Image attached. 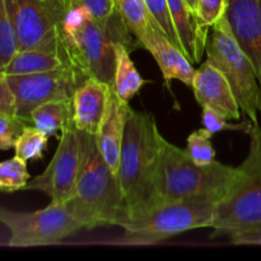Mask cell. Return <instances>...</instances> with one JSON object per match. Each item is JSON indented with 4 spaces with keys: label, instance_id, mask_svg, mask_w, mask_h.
Wrapping results in <instances>:
<instances>
[{
    "label": "cell",
    "instance_id": "6da1fadb",
    "mask_svg": "<svg viewBox=\"0 0 261 261\" xmlns=\"http://www.w3.org/2000/svg\"><path fill=\"white\" fill-rule=\"evenodd\" d=\"M241 176L240 166L232 167L218 161L205 166L196 165L188 150L165 140L144 213L185 199L208 198L219 203L231 193Z\"/></svg>",
    "mask_w": 261,
    "mask_h": 261
},
{
    "label": "cell",
    "instance_id": "7a4b0ae2",
    "mask_svg": "<svg viewBox=\"0 0 261 261\" xmlns=\"http://www.w3.org/2000/svg\"><path fill=\"white\" fill-rule=\"evenodd\" d=\"M81 171L73 196L65 204L84 229L120 226L127 219V208L119 176L99 152L96 135L81 132Z\"/></svg>",
    "mask_w": 261,
    "mask_h": 261
},
{
    "label": "cell",
    "instance_id": "3957f363",
    "mask_svg": "<svg viewBox=\"0 0 261 261\" xmlns=\"http://www.w3.org/2000/svg\"><path fill=\"white\" fill-rule=\"evenodd\" d=\"M132 36L119 14L102 23L74 2L63 23V41L71 65L84 78L99 79L110 86L115 75V42L121 41L129 47L138 45Z\"/></svg>",
    "mask_w": 261,
    "mask_h": 261
},
{
    "label": "cell",
    "instance_id": "277c9868",
    "mask_svg": "<svg viewBox=\"0 0 261 261\" xmlns=\"http://www.w3.org/2000/svg\"><path fill=\"white\" fill-rule=\"evenodd\" d=\"M165 140L152 114L130 107L117 172L126 201V221L137 218L147 209Z\"/></svg>",
    "mask_w": 261,
    "mask_h": 261
},
{
    "label": "cell",
    "instance_id": "5b68a950",
    "mask_svg": "<svg viewBox=\"0 0 261 261\" xmlns=\"http://www.w3.org/2000/svg\"><path fill=\"white\" fill-rule=\"evenodd\" d=\"M218 201L208 198H193L157 206L137 218L120 224L122 245H155L176 234L212 227Z\"/></svg>",
    "mask_w": 261,
    "mask_h": 261
},
{
    "label": "cell",
    "instance_id": "8992f818",
    "mask_svg": "<svg viewBox=\"0 0 261 261\" xmlns=\"http://www.w3.org/2000/svg\"><path fill=\"white\" fill-rule=\"evenodd\" d=\"M249 154L240 165L242 176L216 208L213 236H231L261 228V125L252 126Z\"/></svg>",
    "mask_w": 261,
    "mask_h": 261
},
{
    "label": "cell",
    "instance_id": "52a82bcc",
    "mask_svg": "<svg viewBox=\"0 0 261 261\" xmlns=\"http://www.w3.org/2000/svg\"><path fill=\"white\" fill-rule=\"evenodd\" d=\"M206 59L229 82L240 109L254 126L261 115V87L254 65L234 38L226 17L212 27L205 47Z\"/></svg>",
    "mask_w": 261,
    "mask_h": 261
},
{
    "label": "cell",
    "instance_id": "ba28073f",
    "mask_svg": "<svg viewBox=\"0 0 261 261\" xmlns=\"http://www.w3.org/2000/svg\"><path fill=\"white\" fill-rule=\"evenodd\" d=\"M5 2L17 33L18 51H54L70 61L63 41V23L73 0Z\"/></svg>",
    "mask_w": 261,
    "mask_h": 261
},
{
    "label": "cell",
    "instance_id": "9c48e42d",
    "mask_svg": "<svg viewBox=\"0 0 261 261\" xmlns=\"http://www.w3.org/2000/svg\"><path fill=\"white\" fill-rule=\"evenodd\" d=\"M0 223L10 231L8 241L10 247L56 245L84 229L65 203H50L46 208L35 212L0 208Z\"/></svg>",
    "mask_w": 261,
    "mask_h": 261
},
{
    "label": "cell",
    "instance_id": "30bf717a",
    "mask_svg": "<svg viewBox=\"0 0 261 261\" xmlns=\"http://www.w3.org/2000/svg\"><path fill=\"white\" fill-rule=\"evenodd\" d=\"M84 76L74 66H63L42 73L7 75L15 97V115L27 124L36 107L56 99L73 98Z\"/></svg>",
    "mask_w": 261,
    "mask_h": 261
},
{
    "label": "cell",
    "instance_id": "8fae6325",
    "mask_svg": "<svg viewBox=\"0 0 261 261\" xmlns=\"http://www.w3.org/2000/svg\"><path fill=\"white\" fill-rule=\"evenodd\" d=\"M81 163V132L71 125L61 133L58 149L46 170L28 181L24 190L41 191L51 199V203H66L75 190Z\"/></svg>",
    "mask_w": 261,
    "mask_h": 261
},
{
    "label": "cell",
    "instance_id": "7c38bea8",
    "mask_svg": "<svg viewBox=\"0 0 261 261\" xmlns=\"http://www.w3.org/2000/svg\"><path fill=\"white\" fill-rule=\"evenodd\" d=\"M224 17L254 65L261 87V0H228Z\"/></svg>",
    "mask_w": 261,
    "mask_h": 261
},
{
    "label": "cell",
    "instance_id": "4fadbf2b",
    "mask_svg": "<svg viewBox=\"0 0 261 261\" xmlns=\"http://www.w3.org/2000/svg\"><path fill=\"white\" fill-rule=\"evenodd\" d=\"M191 89L201 107H211L228 120L241 117V109L229 82L208 59L196 69Z\"/></svg>",
    "mask_w": 261,
    "mask_h": 261
},
{
    "label": "cell",
    "instance_id": "5bb4252c",
    "mask_svg": "<svg viewBox=\"0 0 261 261\" xmlns=\"http://www.w3.org/2000/svg\"><path fill=\"white\" fill-rule=\"evenodd\" d=\"M138 43L149 51L157 61L167 88H170V82L172 81H180L190 88L193 87L196 71L194 64L160 28H150L139 38Z\"/></svg>",
    "mask_w": 261,
    "mask_h": 261
},
{
    "label": "cell",
    "instance_id": "9a60e30c",
    "mask_svg": "<svg viewBox=\"0 0 261 261\" xmlns=\"http://www.w3.org/2000/svg\"><path fill=\"white\" fill-rule=\"evenodd\" d=\"M112 86L96 78H86L73 96V122L81 132L96 135L106 112Z\"/></svg>",
    "mask_w": 261,
    "mask_h": 261
},
{
    "label": "cell",
    "instance_id": "2e32d148",
    "mask_svg": "<svg viewBox=\"0 0 261 261\" xmlns=\"http://www.w3.org/2000/svg\"><path fill=\"white\" fill-rule=\"evenodd\" d=\"M129 110V103L121 101L115 94L114 89H111L106 112L99 125L98 133L96 134V142L99 152L116 175L119 172L120 153H121L125 124H126Z\"/></svg>",
    "mask_w": 261,
    "mask_h": 261
},
{
    "label": "cell",
    "instance_id": "e0dca14e",
    "mask_svg": "<svg viewBox=\"0 0 261 261\" xmlns=\"http://www.w3.org/2000/svg\"><path fill=\"white\" fill-rule=\"evenodd\" d=\"M167 3L184 54L193 64L201 63L208 42L209 28L201 24L195 9L188 0H167Z\"/></svg>",
    "mask_w": 261,
    "mask_h": 261
},
{
    "label": "cell",
    "instance_id": "ac0fdd59",
    "mask_svg": "<svg viewBox=\"0 0 261 261\" xmlns=\"http://www.w3.org/2000/svg\"><path fill=\"white\" fill-rule=\"evenodd\" d=\"M114 48L116 61H115V75L112 89L121 101L130 103L135 94L139 93L140 89L148 82L144 81L138 71L134 61L130 58L132 48L126 43L116 41Z\"/></svg>",
    "mask_w": 261,
    "mask_h": 261
},
{
    "label": "cell",
    "instance_id": "d6986e66",
    "mask_svg": "<svg viewBox=\"0 0 261 261\" xmlns=\"http://www.w3.org/2000/svg\"><path fill=\"white\" fill-rule=\"evenodd\" d=\"M73 98L56 99L36 107L31 114V124L50 137L65 132L73 122Z\"/></svg>",
    "mask_w": 261,
    "mask_h": 261
},
{
    "label": "cell",
    "instance_id": "ffe728a7",
    "mask_svg": "<svg viewBox=\"0 0 261 261\" xmlns=\"http://www.w3.org/2000/svg\"><path fill=\"white\" fill-rule=\"evenodd\" d=\"M68 65L73 66L68 59L54 51L23 50L18 51L2 71L5 75H25Z\"/></svg>",
    "mask_w": 261,
    "mask_h": 261
},
{
    "label": "cell",
    "instance_id": "44dd1931",
    "mask_svg": "<svg viewBox=\"0 0 261 261\" xmlns=\"http://www.w3.org/2000/svg\"><path fill=\"white\" fill-rule=\"evenodd\" d=\"M115 7L117 14L137 42L147 31L152 27H158L145 0H115Z\"/></svg>",
    "mask_w": 261,
    "mask_h": 261
},
{
    "label": "cell",
    "instance_id": "7402d4cb",
    "mask_svg": "<svg viewBox=\"0 0 261 261\" xmlns=\"http://www.w3.org/2000/svg\"><path fill=\"white\" fill-rule=\"evenodd\" d=\"M31 180L27 170V161L14 155L13 158L0 162V191L15 193L24 190Z\"/></svg>",
    "mask_w": 261,
    "mask_h": 261
},
{
    "label": "cell",
    "instance_id": "603a6c76",
    "mask_svg": "<svg viewBox=\"0 0 261 261\" xmlns=\"http://www.w3.org/2000/svg\"><path fill=\"white\" fill-rule=\"evenodd\" d=\"M48 137L36 126L25 125L14 144L15 155L24 161H36L43 157L47 148Z\"/></svg>",
    "mask_w": 261,
    "mask_h": 261
},
{
    "label": "cell",
    "instance_id": "cb8c5ba5",
    "mask_svg": "<svg viewBox=\"0 0 261 261\" xmlns=\"http://www.w3.org/2000/svg\"><path fill=\"white\" fill-rule=\"evenodd\" d=\"M18 53V40L7 2L0 0V71Z\"/></svg>",
    "mask_w": 261,
    "mask_h": 261
},
{
    "label": "cell",
    "instance_id": "d4e9b609",
    "mask_svg": "<svg viewBox=\"0 0 261 261\" xmlns=\"http://www.w3.org/2000/svg\"><path fill=\"white\" fill-rule=\"evenodd\" d=\"M212 137L213 135L205 127L193 132L188 137L186 150L196 165H211L216 161V149L212 144Z\"/></svg>",
    "mask_w": 261,
    "mask_h": 261
},
{
    "label": "cell",
    "instance_id": "484cf974",
    "mask_svg": "<svg viewBox=\"0 0 261 261\" xmlns=\"http://www.w3.org/2000/svg\"><path fill=\"white\" fill-rule=\"evenodd\" d=\"M148 9H149L150 14L154 18L155 23L160 27V30L175 43L177 47L182 50L181 46L180 38H178L177 32H176L175 24H173L172 17H171L170 9H168L167 0H145ZM184 53V51H182Z\"/></svg>",
    "mask_w": 261,
    "mask_h": 261
},
{
    "label": "cell",
    "instance_id": "4316f807",
    "mask_svg": "<svg viewBox=\"0 0 261 261\" xmlns=\"http://www.w3.org/2000/svg\"><path fill=\"white\" fill-rule=\"evenodd\" d=\"M203 109V115H201V121H203V126L211 133L212 135L217 134L219 132H224V130H241L249 134L251 127L254 126L252 122L247 119V121L241 122V124H229L228 119L217 112L216 110L211 109V107H201Z\"/></svg>",
    "mask_w": 261,
    "mask_h": 261
},
{
    "label": "cell",
    "instance_id": "83f0119b",
    "mask_svg": "<svg viewBox=\"0 0 261 261\" xmlns=\"http://www.w3.org/2000/svg\"><path fill=\"white\" fill-rule=\"evenodd\" d=\"M228 0H198L195 12L204 27L211 30L217 22L224 18Z\"/></svg>",
    "mask_w": 261,
    "mask_h": 261
},
{
    "label": "cell",
    "instance_id": "f1b7e54d",
    "mask_svg": "<svg viewBox=\"0 0 261 261\" xmlns=\"http://www.w3.org/2000/svg\"><path fill=\"white\" fill-rule=\"evenodd\" d=\"M27 122L17 116H0V150L14 148L15 142Z\"/></svg>",
    "mask_w": 261,
    "mask_h": 261
},
{
    "label": "cell",
    "instance_id": "f546056e",
    "mask_svg": "<svg viewBox=\"0 0 261 261\" xmlns=\"http://www.w3.org/2000/svg\"><path fill=\"white\" fill-rule=\"evenodd\" d=\"M83 7L94 19L102 23H109L116 17L115 0H73Z\"/></svg>",
    "mask_w": 261,
    "mask_h": 261
},
{
    "label": "cell",
    "instance_id": "4dcf8cb0",
    "mask_svg": "<svg viewBox=\"0 0 261 261\" xmlns=\"http://www.w3.org/2000/svg\"><path fill=\"white\" fill-rule=\"evenodd\" d=\"M0 116H17L15 97L3 71H0Z\"/></svg>",
    "mask_w": 261,
    "mask_h": 261
},
{
    "label": "cell",
    "instance_id": "1f68e13d",
    "mask_svg": "<svg viewBox=\"0 0 261 261\" xmlns=\"http://www.w3.org/2000/svg\"><path fill=\"white\" fill-rule=\"evenodd\" d=\"M231 241L234 245H261V228L252 231L239 232L231 234Z\"/></svg>",
    "mask_w": 261,
    "mask_h": 261
},
{
    "label": "cell",
    "instance_id": "d6a6232c",
    "mask_svg": "<svg viewBox=\"0 0 261 261\" xmlns=\"http://www.w3.org/2000/svg\"><path fill=\"white\" fill-rule=\"evenodd\" d=\"M188 2H189V4H190L191 7L195 9V5H196V2H198V0H188Z\"/></svg>",
    "mask_w": 261,
    "mask_h": 261
}]
</instances>
